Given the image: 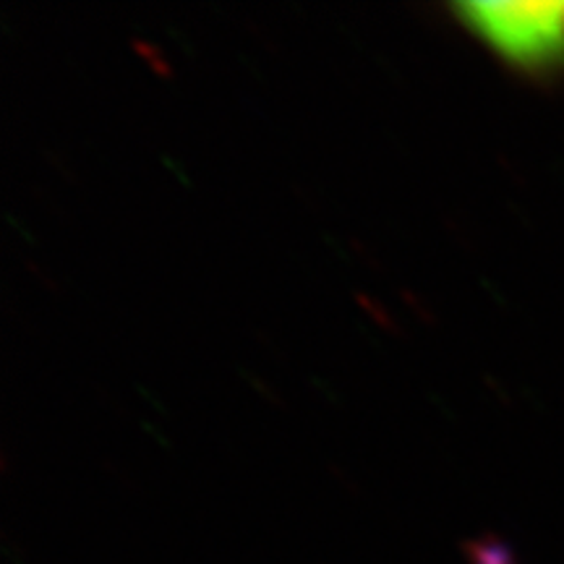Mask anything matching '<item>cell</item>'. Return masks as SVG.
Instances as JSON below:
<instances>
[{
	"label": "cell",
	"instance_id": "6da1fadb",
	"mask_svg": "<svg viewBox=\"0 0 564 564\" xmlns=\"http://www.w3.org/2000/svg\"><path fill=\"white\" fill-rule=\"evenodd\" d=\"M455 11L512 66L531 74L564 66V3H463Z\"/></svg>",
	"mask_w": 564,
	"mask_h": 564
}]
</instances>
